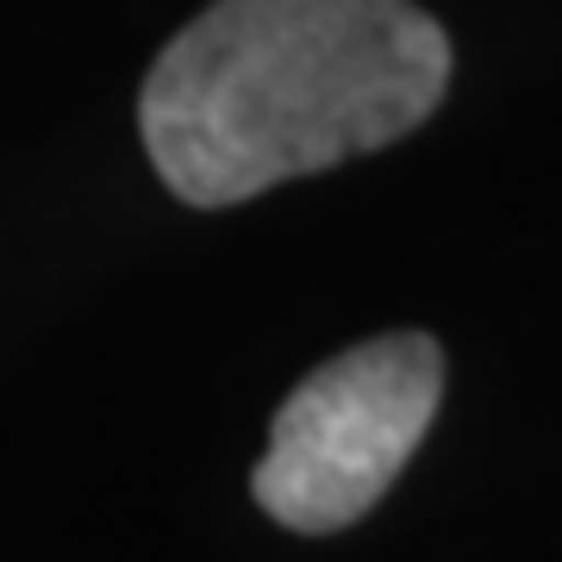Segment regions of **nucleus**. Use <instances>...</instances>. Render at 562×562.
I'll use <instances>...</instances> for the list:
<instances>
[{
  "mask_svg": "<svg viewBox=\"0 0 562 562\" xmlns=\"http://www.w3.org/2000/svg\"><path fill=\"white\" fill-rule=\"evenodd\" d=\"M443 88L450 38L413 0H213L150 63L138 132L176 201L238 206L387 150Z\"/></svg>",
  "mask_w": 562,
  "mask_h": 562,
  "instance_id": "f257e3e1",
  "label": "nucleus"
},
{
  "mask_svg": "<svg viewBox=\"0 0 562 562\" xmlns=\"http://www.w3.org/2000/svg\"><path fill=\"white\" fill-rule=\"evenodd\" d=\"M443 401V350L387 331L313 369L269 425L250 494L276 525L325 538L357 525L401 475Z\"/></svg>",
  "mask_w": 562,
  "mask_h": 562,
  "instance_id": "f03ea898",
  "label": "nucleus"
}]
</instances>
